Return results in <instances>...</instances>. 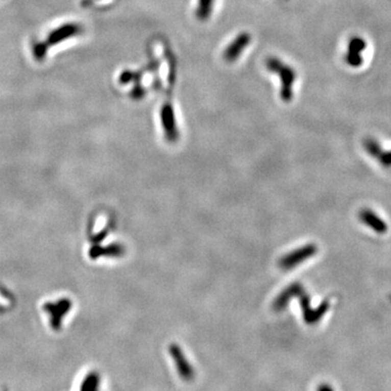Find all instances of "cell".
I'll list each match as a JSON object with an SVG mask.
<instances>
[{
	"label": "cell",
	"mask_w": 391,
	"mask_h": 391,
	"mask_svg": "<svg viewBox=\"0 0 391 391\" xmlns=\"http://www.w3.org/2000/svg\"><path fill=\"white\" fill-rule=\"evenodd\" d=\"M301 290H303V289H302V286L299 284H294L291 286H289L274 301V309L276 311L283 310L286 307V304L289 302V300H290L295 295H298Z\"/></svg>",
	"instance_id": "6"
},
{
	"label": "cell",
	"mask_w": 391,
	"mask_h": 391,
	"mask_svg": "<svg viewBox=\"0 0 391 391\" xmlns=\"http://www.w3.org/2000/svg\"><path fill=\"white\" fill-rule=\"evenodd\" d=\"M317 391H334V389L331 388L330 386H328V385H322V386L319 387Z\"/></svg>",
	"instance_id": "10"
},
{
	"label": "cell",
	"mask_w": 391,
	"mask_h": 391,
	"mask_svg": "<svg viewBox=\"0 0 391 391\" xmlns=\"http://www.w3.org/2000/svg\"><path fill=\"white\" fill-rule=\"evenodd\" d=\"M345 62L351 67H360L364 61H363L362 54L348 52L347 50V53L345 55Z\"/></svg>",
	"instance_id": "9"
},
{
	"label": "cell",
	"mask_w": 391,
	"mask_h": 391,
	"mask_svg": "<svg viewBox=\"0 0 391 391\" xmlns=\"http://www.w3.org/2000/svg\"><path fill=\"white\" fill-rule=\"evenodd\" d=\"M316 252V247L314 245H308L305 247H301L298 250H295L291 253L287 254L282 258L279 262V267L283 270H290L297 265H299L304 260H307L314 256Z\"/></svg>",
	"instance_id": "4"
},
{
	"label": "cell",
	"mask_w": 391,
	"mask_h": 391,
	"mask_svg": "<svg viewBox=\"0 0 391 391\" xmlns=\"http://www.w3.org/2000/svg\"><path fill=\"white\" fill-rule=\"evenodd\" d=\"M266 70L279 78V97L284 103H290L294 99V84L297 81V71L292 66L285 63L277 57H268L265 60Z\"/></svg>",
	"instance_id": "1"
},
{
	"label": "cell",
	"mask_w": 391,
	"mask_h": 391,
	"mask_svg": "<svg viewBox=\"0 0 391 391\" xmlns=\"http://www.w3.org/2000/svg\"><path fill=\"white\" fill-rule=\"evenodd\" d=\"M161 125L164 132V136L168 142H176L180 138V132L176 123L175 110L171 101H165L160 111Z\"/></svg>",
	"instance_id": "2"
},
{
	"label": "cell",
	"mask_w": 391,
	"mask_h": 391,
	"mask_svg": "<svg viewBox=\"0 0 391 391\" xmlns=\"http://www.w3.org/2000/svg\"><path fill=\"white\" fill-rule=\"evenodd\" d=\"M215 0H197L196 6V16L201 22H206L210 19L213 12Z\"/></svg>",
	"instance_id": "7"
},
{
	"label": "cell",
	"mask_w": 391,
	"mask_h": 391,
	"mask_svg": "<svg viewBox=\"0 0 391 391\" xmlns=\"http://www.w3.org/2000/svg\"><path fill=\"white\" fill-rule=\"evenodd\" d=\"M252 40L251 34L248 32H241L228 44L223 50V60L227 63H234L241 57L243 52L247 49Z\"/></svg>",
	"instance_id": "3"
},
{
	"label": "cell",
	"mask_w": 391,
	"mask_h": 391,
	"mask_svg": "<svg viewBox=\"0 0 391 391\" xmlns=\"http://www.w3.org/2000/svg\"><path fill=\"white\" fill-rule=\"evenodd\" d=\"M366 40H364L362 37L360 36H354L352 38H350L349 42H348V52H352V53H358V54H362V52H364L365 49H366Z\"/></svg>",
	"instance_id": "8"
},
{
	"label": "cell",
	"mask_w": 391,
	"mask_h": 391,
	"mask_svg": "<svg viewBox=\"0 0 391 391\" xmlns=\"http://www.w3.org/2000/svg\"><path fill=\"white\" fill-rule=\"evenodd\" d=\"M169 353H171L173 360L176 363V369L180 376L185 380L192 379L194 376L193 369L185 358V354L181 348L177 345H171V347H169Z\"/></svg>",
	"instance_id": "5"
}]
</instances>
